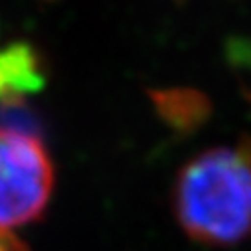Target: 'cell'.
Masks as SVG:
<instances>
[{"label":"cell","mask_w":251,"mask_h":251,"mask_svg":"<svg viewBox=\"0 0 251 251\" xmlns=\"http://www.w3.org/2000/svg\"><path fill=\"white\" fill-rule=\"evenodd\" d=\"M0 251H28L14 235L6 233V231H0Z\"/></svg>","instance_id":"obj_5"},{"label":"cell","mask_w":251,"mask_h":251,"mask_svg":"<svg viewBox=\"0 0 251 251\" xmlns=\"http://www.w3.org/2000/svg\"><path fill=\"white\" fill-rule=\"evenodd\" d=\"M180 227L204 245H235L251 235V139L200 152L178 172L172 192Z\"/></svg>","instance_id":"obj_1"},{"label":"cell","mask_w":251,"mask_h":251,"mask_svg":"<svg viewBox=\"0 0 251 251\" xmlns=\"http://www.w3.org/2000/svg\"><path fill=\"white\" fill-rule=\"evenodd\" d=\"M158 115L176 131H192L206 119L208 101L194 89H158L151 91Z\"/></svg>","instance_id":"obj_4"},{"label":"cell","mask_w":251,"mask_h":251,"mask_svg":"<svg viewBox=\"0 0 251 251\" xmlns=\"http://www.w3.org/2000/svg\"><path fill=\"white\" fill-rule=\"evenodd\" d=\"M53 166L44 143L0 127V231L38 220L51 196Z\"/></svg>","instance_id":"obj_2"},{"label":"cell","mask_w":251,"mask_h":251,"mask_svg":"<svg viewBox=\"0 0 251 251\" xmlns=\"http://www.w3.org/2000/svg\"><path fill=\"white\" fill-rule=\"evenodd\" d=\"M46 83L42 55L26 42L0 50V105L22 101L24 95L40 91Z\"/></svg>","instance_id":"obj_3"}]
</instances>
